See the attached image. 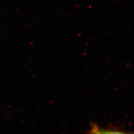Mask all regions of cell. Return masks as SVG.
I'll list each match as a JSON object with an SVG mask.
<instances>
[{"mask_svg":"<svg viewBox=\"0 0 134 134\" xmlns=\"http://www.w3.org/2000/svg\"><path fill=\"white\" fill-rule=\"evenodd\" d=\"M91 133H96V134H109V133H124V132H121L120 131H116V130L101 129L98 127H96L95 126H92Z\"/></svg>","mask_w":134,"mask_h":134,"instance_id":"6da1fadb","label":"cell"}]
</instances>
